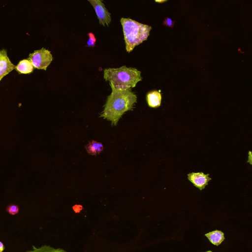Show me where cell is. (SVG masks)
Masks as SVG:
<instances>
[{
    "label": "cell",
    "mask_w": 252,
    "mask_h": 252,
    "mask_svg": "<svg viewBox=\"0 0 252 252\" xmlns=\"http://www.w3.org/2000/svg\"><path fill=\"white\" fill-rule=\"evenodd\" d=\"M110 85L112 92L107 97L100 117L111 121L112 126H116L126 112L132 110L137 96L131 89L120 90Z\"/></svg>",
    "instance_id": "cell-1"
},
{
    "label": "cell",
    "mask_w": 252,
    "mask_h": 252,
    "mask_svg": "<svg viewBox=\"0 0 252 252\" xmlns=\"http://www.w3.org/2000/svg\"><path fill=\"white\" fill-rule=\"evenodd\" d=\"M103 78L110 85L120 90L131 89L142 80L141 72L136 68L125 65L118 68H107L104 70Z\"/></svg>",
    "instance_id": "cell-2"
},
{
    "label": "cell",
    "mask_w": 252,
    "mask_h": 252,
    "mask_svg": "<svg viewBox=\"0 0 252 252\" xmlns=\"http://www.w3.org/2000/svg\"><path fill=\"white\" fill-rule=\"evenodd\" d=\"M123 30L126 52L130 53L134 47L147 40L152 27L130 18L120 19Z\"/></svg>",
    "instance_id": "cell-3"
},
{
    "label": "cell",
    "mask_w": 252,
    "mask_h": 252,
    "mask_svg": "<svg viewBox=\"0 0 252 252\" xmlns=\"http://www.w3.org/2000/svg\"><path fill=\"white\" fill-rule=\"evenodd\" d=\"M29 60L34 67L46 70L53 60L52 55L48 50L42 48L29 55Z\"/></svg>",
    "instance_id": "cell-4"
},
{
    "label": "cell",
    "mask_w": 252,
    "mask_h": 252,
    "mask_svg": "<svg viewBox=\"0 0 252 252\" xmlns=\"http://www.w3.org/2000/svg\"><path fill=\"white\" fill-rule=\"evenodd\" d=\"M94 7L100 25L109 26L111 21L110 13L101 0H88Z\"/></svg>",
    "instance_id": "cell-5"
},
{
    "label": "cell",
    "mask_w": 252,
    "mask_h": 252,
    "mask_svg": "<svg viewBox=\"0 0 252 252\" xmlns=\"http://www.w3.org/2000/svg\"><path fill=\"white\" fill-rule=\"evenodd\" d=\"M209 175V174H205L201 172H192L188 174V179L195 187L202 190L211 180Z\"/></svg>",
    "instance_id": "cell-6"
},
{
    "label": "cell",
    "mask_w": 252,
    "mask_h": 252,
    "mask_svg": "<svg viewBox=\"0 0 252 252\" xmlns=\"http://www.w3.org/2000/svg\"><path fill=\"white\" fill-rule=\"evenodd\" d=\"M15 68L10 61L5 49L0 50V81L1 79Z\"/></svg>",
    "instance_id": "cell-7"
},
{
    "label": "cell",
    "mask_w": 252,
    "mask_h": 252,
    "mask_svg": "<svg viewBox=\"0 0 252 252\" xmlns=\"http://www.w3.org/2000/svg\"><path fill=\"white\" fill-rule=\"evenodd\" d=\"M146 100L149 107L157 108L160 105L161 94L160 91L156 90L149 92L146 95Z\"/></svg>",
    "instance_id": "cell-8"
},
{
    "label": "cell",
    "mask_w": 252,
    "mask_h": 252,
    "mask_svg": "<svg viewBox=\"0 0 252 252\" xmlns=\"http://www.w3.org/2000/svg\"><path fill=\"white\" fill-rule=\"evenodd\" d=\"M210 242L217 246L220 245L225 239L223 232L216 230L205 234Z\"/></svg>",
    "instance_id": "cell-9"
},
{
    "label": "cell",
    "mask_w": 252,
    "mask_h": 252,
    "mask_svg": "<svg viewBox=\"0 0 252 252\" xmlns=\"http://www.w3.org/2000/svg\"><path fill=\"white\" fill-rule=\"evenodd\" d=\"M33 66L31 62L28 59L20 61L15 66L17 71L20 74H29L33 71Z\"/></svg>",
    "instance_id": "cell-10"
},
{
    "label": "cell",
    "mask_w": 252,
    "mask_h": 252,
    "mask_svg": "<svg viewBox=\"0 0 252 252\" xmlns=\"http://www.w3.org/2000/svg\"><path fill=\"white\" fill-rule=\"evenodd\" d=\"M85 148L90 155L95 156L103 150V146L101 143L92 140L86 145Z\"/></svg>",
    "instance_id": "cell-11"
},
{
    "label": "cell",
    "mask_w": 252,
    "mask_h": 252,
    "mask_svg": "<svg viewBox=\"0 0 252 252\" xmlns=\"http://www.w3.org/2000/svg\"><path fill=\"white\" fill-rule=\"evenodd\" d=\"M32 250L27 252H66L61 248L55 249L48 245H43L40 248L32 246Z\"/></svg>",
    "instance_id": "cell-12"
},
{
    "label": "cell",
    "mask_w": 252,
    "mask_h": 252,
    "mask_svg": "<svg viewBox=\"0 0 252 252\" xmlns=\"http://www.w3.org/2000/svg\"><path fill=\"white\" fill-rule=\"evenodd\" d=\"M88 36L89 39L87 42V45L90 47H94L96 42V38L94 34L92 32H89L88 33Z\"/></svg>",
    "instance_id": "cell-13"
},
{
    "label": "cell",
    "mask_w": 252,
    "mask_h": 252,
    "mask_svg": "<svg viewBox=\"0 0 252 252\" xmlns=\"http://www.w3.org/2000/svg\"><path fill=\"white\" fill-rule=\"evenodd\" d=\"M6 211L9 214L14 215L18 213L19 209L17 205L11 204L7 207Z\"/></svg>",
    "instance_id": "cell-14"
},
{
    "label": "cell",
    "mask_w": 252,
    "mask_h": 252,
    "mask_svg": "<svg viewBox=\"0 0 252 252\" xmlns=\"http://www.w3.org/2000/svg\"><path fill=\"white\" fill-rule=\"evenodd\" d=\"M163 25L168 27L172 28L174 26V22L169 18H165L163 23Z\"/></svg>",
    "instance_id": "cell-15"
},
{
    "label": "cell",
    "mask_w": 252,
    "mask_h": 252,
    "mask_svg": "<svg viewBox=\"0 0 252 252\" xmlns=\"http://www.w3.org/2000/svg\"><path fill=\"white\" fill-rule=\"evenodd\" d=\"M4 246L3 244L0 241V252H2L4 250Z\"/></svg>",
    "instance_id": "cell-16"
},
{
    "label": "cell",
    "mask_w": 252,
    "mask_h": 252,
    "mask_svg": "<svg viewBox=\"0 0 252 252\" xmlns=\"http://www.w3.org/2000/svg\"><path fill=\"white\" fill-rule=\"evenodd\" d=\"M166 0H156V2H165L166 1Z\"/></svg>",
    "instance_id": "cell-17"
},
{
    "label": "cell",
    "mask_w": 252,
    "mask_h": 252,
    "mask_svg": "<svg viewBox=\"0 0 252 252\" xmlns=\"http://www.w3.org/2000/svg\"><path fill=\"white\" fill-rule=\"evenodd\" d=\"M204 252H212L211 251H208Z\"/></svg>",
    "instance_id": "cell-18"
}]
</instances>
